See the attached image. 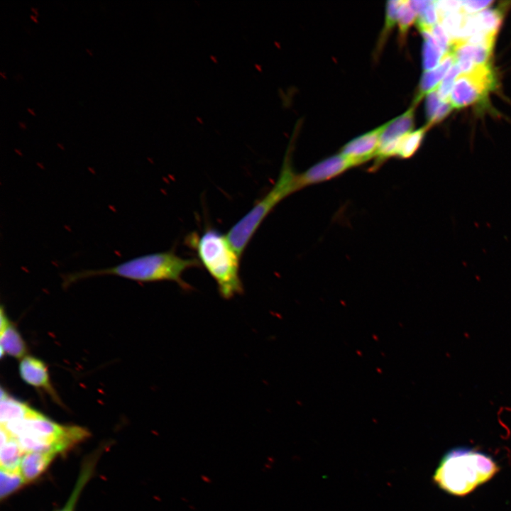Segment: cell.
Masks as SVG:
<instances>
[{"label":"cell","instance_id":"1","mask_svg":"<svg viewBox=\"0 0 511 511\" xmlns=\"http://www.w3.org/2000/svg\"><path fill=\"white\" fill-rule=\"evenodd\" d=\"M199 266L197 259L184 258L170 250L137 256L109 268L65 273L62 275V285L67 287L82 280L113 275L142 282L172 281L188 290L192 287L184 281L182 275L187 269Z\"/></svg>","mask_w":511,"mask_h":511},{"label":"cell","instance_id":"2","mask_svg":"<svg viewBox=\"0 0 511 511\" xmlns=\"http://www.w3.org/2000/svg\"><path fill=\"white\" fill-rule=\"evenodd\" d=\"M202 265L217 285L220 295L226 300L243 292L240 276V256L227 236L213 228L201 235L191 233L186 238Z\"/></svg>","mask_w":511,"mask_h":511},{"label":"cell","instance_id":"3","mask_svg":"<svg viewBox=\"0 0 511 511\" xmlns=\"http://www.w3.org/2000/svg\"><path fill=\"white\" fill-rule=\"evenodd\" d=\"M499 471L489 455L476 449L458 447L446 453L433 476L444 491L462 496L491 479Z\"/></svg>","mask_w":511,"mask_h":511},{"label":"cell","instance_id":"4","mask_svg":"<svg viewBox=\"0 0 511 511\" xmlns=\"http://www.w3.org/2000/svg\"><path fill=\"white\" fill-rule=\"evenodd\" d=\"M1 427L17 440L25 453L46 451L57 455L89 435L83 427L59 424L37 410L23 419Z\"/></svg>","mask_w":511,"mask_h":511},{"label":"cell","instance_id":"5","mask_svg":"<svg viewBox=\"0 0 511 511\" xmlns=\"http://www.w3.org/2000/svg\"><path fill=\"white\" fill-rule=\"evenodd\" d=\"M287 153L279 177L274 186L241 217L229 231L227 238L241 256L253 235L266 216L282 199L295 192L296 173L290 163Z\"/></svg>","mask_w":511,"mask_h":511},{"label":"cell","instance_id":"6","mask_svg":"<svg viewBox=\"0 0 511 511\" xmlns=\"http://www.w3.org/2000/svg\"><path fill=\"white\" fill-rule=\"evenodd\" d=\"M494 85V74L489 65L476 66L456 77L449 101L454 108L467 106L486 97Z\"/></svg>","mask_w":511,"mask_h":511},{"label":"cell","instance_id":"7","mask_svg":"<svg viewBox=\"0 0 511 511\" xmlns=\"http://www.w3.org/2000/svg\"><path fill=\"white\" fill-rule=\"evenodd\" d=\"M354 166L356 165L351 160L341 153L331 155L311 166L304 172L296 174L295 192L334 178Z\"/></svg>","mask_w":511,"mask_h":511},{"label":"cell","instance_id":"8","mask_svg":"<svg viewBox=\"0 0 511 511\" xmlns=\"http://www.w3.org/2000/svg\"><path fill=\"white\" fill-rule=\"evenodd\" d=\"M384 125L358 136L346 143L340 153L351 160L356 165L376 157Z\"/></svg>","mask_w":511,"mask_h":511},{"label":"cell","instance_id":"9","mask_svg":"<svg viewBox=\"0 0 511 511\" xmlns=\"http://www.w3.org/2000/svg\"><path fill=\"white\" fill-rule=\"evenodd\" d=\"M19 373L26 383L47 392L56 401L59 398L50 383L48 368L41 360L26 356L21 360Z\"/></svg>","mask_w":511,"mask_h":511},{"label":"cell","instance_id":"10","mask_svg":"<svg viewBox=\"0 0 511 511\" xmlns=\"http://www.w3.org/2000/svg\"><path fill=\"white\" fill-rule=\"evenodd\" d=\"M0 319L1 356L5 353L22 359L26 356V344L16 326L8 319L3 307L1 309Z\"/></svg>","mask_w":511,"mask_h":511},{"label":"cell","instance_id":"11","mask_svg":"<svg viewBox=\"0 0 511 511\" xmlns=\"http://www.w3.org/2000/svg\"><path fill=\"white\" fill-rule=\"evenodd\" d=\"M415 106L416 104H413L405 113L384 124L378 149L387 144L401 140L412 132L414 124Z\"/></svg>","mask_w":511,"mask_h":511},{"label":"cell","instance_id":"12","mask_svg":"<svg viewBox=\"0 0 511 511\" xmlns=\"http://www.w3.org/2000/svg\"><path fill=\"white\" fill-rule=\"evenodd\" d=\"M56 454L46 451L26 452L21 459L19 469L26 483L40 476L53 461Z\"/></svg>","mask_w":511,"mask_h":511},{"label":"cell","instance_id":"13","mask_svg":"<svg viewBox=\"0 0 511 511\" xmlns=\"http://www.w3.org/2000/svg\"><path fill=\"white\" fill-rule=\"evenodd\" d=\"M455 57L453 53H446L439 64L434 69L425 71L422 76L419 88L414 103L417 104L422 98L429 92L436 88L440 81L444 79L448 71L454 65Z\"/></svg>","mask_w":511,"mask_h":511},{"label":"cell","instance_id":"14","mask_svg":"<svg viewBox=\"0 0 511 511\" xmlns=\"http://www.w3.org/2000/svg\"><path fill=\"white\" fill-rule=\"evenodd\" d=\"M24 454L17 440L1 427V469L10 471L19 469Z\"/></svg>","mask_w":511,"mask_h":511},{"label":"cell","instance_id":"15","mask_svg":"<svg viewBox=\"0 0 511 511\" xmlns=\"http://www.w3.org/2000/svg\"><path fill=\"white\" fill-rule=\"evenodd\" d=\"M35 410L28 404L11 397L1 389L0 404L1 425L23 419L33 413Z\"/></svg>","mask_w":511,"mask_h":511},{"label":"cell","instance_id":"16","mask_svg":"<svg viewBox=\"0 0 511 511\" xmlns=\"http://www.w3.org/2000/svg\"><path fill=\"white\" fill-rule=\"evenodd\" d=\"M424 38L422 47V65L425 71L435 68L445 55L429 30H421Z\"/></svg>","mask_w":511,"mask_h":511},{"label":"cell","instance_id":"17","mask_svg":"<svg viewBox=\"0 0 511 511\" xmlns=\"http://www.w3.org/2000/svg\"><path fill=\"white\" fill-rule=\"evenodd\" d=\"M429 127L430 126L427 124L405 136L401 141L396 156L402 159L411 158L420 147L426 131Z\"/></svg>","mask_w":511,"mask_h":511},{"label":"cell","instance_id":"18","mask_svg":"<svg viewBox=\"0 0 511 511\" xmlns=\"http://www.w3.org/2000/svg\"><path fill=\"white\" fill-rule=\"evenodd\" d=\"M26 483L23 479L20 469L17 470H4L0 471V495L3 500L18 488H20Z\"/></svg>","mask_w":511,"mask_h":511},{"label":"cell","instance_id":"19","mask_svg":"<svg viewBox=\"0 0 511 511\" xmlns=\"http://www.w3.org/2000/svg\"><path fill=\"white\" fill-rule=\"evenodd\" d=\"M417 18V13L411 8L408 1H403L398 13L397 24L400 40L403 41L410 26Z\"/></svg>","mask_w":511,"mask_h":511},{"label":"cell","instance_id":"20","mask_svg":"<svg viewBox=\"0 0 511 511\" xmlns=\"http://www.w3.org/2000/svg\"><path fill=\"white\" fill-rule=\"evenodd\" d=\"M403 1H389L387 2L385 23L380 40L379 48L383 45L388 35L397 23L400 8Z\"/></svg>","mask_w":511,"mask_h":511},{"label":"cell","instance_id":"21","mask_svg":"<svg viewBox=\"0 0 511 511\" xmlns=\"http://www.w3.org/2000/svg\"><path fill=\"white\" fill-rule=\"evenodd\" d=\"M461 70L457 65L454 63L448 71L441 82L437 87V91L440 99L442 101H449L450 94L452 90L454 81L460 75Z\"/></svg>","mask_w":511,"mask_h":511},{"label":"cell","instance_id":"22","mask_svg":"<svg viewBox=\"0 0 511 511\" xmlns=\"http://www.w3.org/2000/svg\"><path fill=\"white\" fill-rule=\"evenodd\" d=\"M439 21L438 13L434 1L426 7L417 16V25L419 30H429Z\"/></svg>","mask_w":511,"mask_h":511},{"label":"cell","instance_id":"23","mask_svg":"<svg viewBox=\"0 0 511 511\" xmlns=\"http://www.w3.org/2000/svg\"><path fill=\"white\" fill-rule=\"evenodd\" d=\"M430 33L444 54L449 53L451 43L442 26L437 23L430 29Z\"/></svg>","mask_w":511,"mask_h":511},{"label":"cell","instance_id":"24","mask_svg":"<svg viewBox=\"0 0 511 511\" xmlns=\"http://www.w3.org/2000/svg\"><path fill=\"white\" fill-rule=\"evenodd\" d=\"M442 100L440 99L437 87L429 92L427 94L426 99V114L428 119V123L432 119L434 115L437 111L438 108L442 103Z\"/></svg>","mask_w":511,"mask_h":511},{"label":"cell","instance_id":"25","mask_svg":"<svg viewBox=\"0 0 511 511\" xmlns=\"http://www.w3.org/2000/svg\"><path fill=\"white\" fill-rule=\"evenodd\" d=\"M434 3L439 20L445 15L461 11V1H437Z\"/></svg>","mask_w":511,"mask_h":511},{"label":"cell","instance_id":"26","mask_svg":"<svg viewBox=\"0 0 511 511\" xmlns=\"http://www.w3.org/2000/svg\"><path fill=\"white\" fill-rule=\"evenodd\" d=\"M493 1H461V11L466 15H471L482 11L490 6Z\"/></svg>","mask_w":511,"mask_h":511},{"label":"cell","instance_id":"27","mask_svg":"<svg viewBox=\"0 0 511 511\" xmlns=\"http://www.w3.org/2000/svg\"><path fill=\"white\" fill-rule=\"evenodd\" d=\"M88 476H88L87 471H84L83 472L82 476H81V478L79 479V481L77 483V486H76L73 493L71 495L67 504L64 506L63 508H62L60 510H57V511H74L75 503L77 501V499L80 493V490H82V488L83 487V485L86 482V479L87 478Z\"/></svg>","mask_w":511,"mask_h":511},{"label":"cell","instance_id":"28","mask_svg":"<svg viewBox=\"0 0 511 511\" xmlns=\"http://www.w3.org/2000/svg\"><path fill=\"white\" fill-rule=\"evenodd\" d=\"M454 107L450 101H443L434 115L432 119L427 123V125L431 126L432 125L442 121L451 113Z\"/></svg>","mask_w":511,"mask_h":511},{"label":"cell","instance_id":"29","mask_svg":"<svg viewBox=\"0 0 511 511\" xmlns=\"http://www.w3.org/2000/svg\"><path fill=\"white\" fill-rule=\"evenodd\" d=\"M432 1H408L411 8L417 13V16L427 7Z\"/></svg>","mask_w":511,"mask_h":511},{"label":"cell","instance_id":"30","mask_svg":"<svg viewBox=\"0 0 511 511\" xmlns=\"http://www.w3.org/2000/svg\"><path fill=\"white\" fill-rule=\"evenodd\" d=\"M18 124H19V126H20L21 128H23V129L26 128V125H25V123H24L23 122L19 121V122H18Z\"/></svg>","mask_w":511,"mask_h":511},{"label":"cell","instance_id":"31","mask_svg":"<svg viewBox=\"0 0 511 511\" xmlns=\"http://www.w3.org/2000/svg\"><path fill=\"white\" fill-rule=\"evenodd\" d=\"M31 9L35 13V16L38 15L37 9L35 7L32 6V7H31Z\"/></svg>","mask_w":511,"mask_h":511},{"label":"cell","instance_id":"32","mask_svg":"<svg viewBox=\"0 0 511 511\" xmlns=\"http://www.w3.org/2000/svg\"><path fill=\"white\" fill-rule=\"evenodd\" d=\"M30 17H31V18L33 21H35V23H38V21H37V19H36V18H35V16H33V15H30Z\"/></svg>","mask_w":511,"mask_h":511},{"label":"cell","instance_id":"33","mask_svg":"<svg viewBox=\"0 0 511 511\" xmlns=\"http://www.w3.org/2000/svg\"><path fill=\"white\" fill-rule=\"evenodd\" d=\"M27 110H28L32 115H35V113H34L30 108H27Z\"/></svg>","mask_w":511,"mask_h":511},{"label":"cell","instance_id":"34","mask_svg":"<svg viewBox=\"0 0 511 511\" xmlns=\"http://www.w3.org/2000/svg\"><path fill=\"white\" fill-rule=\"evenodd\" d=\"M86 50L87 51V53H88L89 55H92L91 50H89L87 49V48H86Z\"/></svg>","mask_w":511,"mask_h":511},{"label":"cell","instance_id":"35","mask_svg":"<svg viewBox=\"0 0 511 511\" xmlns=\"http://www.w3.org/2000/svg\"><path fill=\"white\" fill-rule=\"evenodd\" d=\"M0 75H1L4 79H6V76L4 75L3 72H0Z\"/></svg>","mask_w":511,"mask_h":511}]
</instances>
